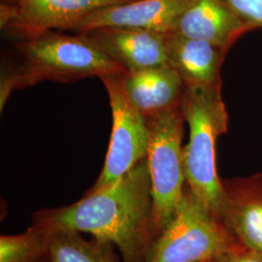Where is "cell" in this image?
<instances>
[{
  "instance_id": "9c48e42d",
  "label": "cell",
  "mask_w": 262,
  "mask_h": 262,
  "mask_svg": "<svg viewBox=\"0 0 262 262\" xmlns=\"http://www.w3.org/2000/svg\"><path fill=\"white\" fill-rule=\"evenodd\" d=\"M193 0H134L97 10L73 30L76 33L95 28H140L168 33L176 20Z\"/></svg>"
},
{
  "instance_id": "7a4b0ae2",
  "label": "cell",
  "mask_w": 262,
  "mask_h": 262,
  "mask_svg": "<svg viewBox=\"0 0 262 262\" xmlns=\"http://www.w3.org/2000/svg\"><path fill=\"white\" fill-rule=\"evenodd\" d=\"M18 50L21 62L1 79V110L13 91L44 81L68 83L84 78L103 79L125 74L86 32L66 35L55 30L48 31L19 42Z\"/></svg>"
},
{
  "instance_id": "6da1fadb",
  "label": "cell",
  "mask_w": 262,
  "mask_h": 262,
  "mask_svg": "<svg viewBox=\"0 0 262 262\" xmlns=\"http://www.w3.org/2000/svg\"><path fill=\"white\" fill-rule=\"evenodd\" d=\"M31 225L50 235L59 231L89 233L114 244L122 262H146L155 241L147 159L116 183L90 189L73 204L35 212Z\"/></svg>"
},
{
  "instance_id": "ac0fdd59",
  "label": "cell",
  "mask_w": 262,
  "mask_h": 262,
  "mask_svg": "<svg viewBox=\"0 0 262 262\" xmlns=\"http://www.w3.org/2000/svg\"><path fill=\"white\" fill-rule=\"evenodd\" d=\"M35 262H52V260L49 258V256L46 255V256H44V257H42V258H40V259H38L37 261Z\"/></svg>"
},
{
  "instance_id": "277c9868",
  "label": "cell",
  "mask_w": 262,
  "mask_h": 262,
  "mask_svg": "<svg viewBox=\"0 0 262 262\" xmlns=\"http://www.w3.org/2000/svg\"><path fill=\"white\" fill-rule=\"evenodd\" d=\"M147 121L150 139L146 159L151 183L152 233L156 240L176 215L186 193L182 145L186 121L181 105Z\"/></svg>"
},
{
  "instance_id": "ba28073f",
  "label": "cell",
  "mask_w": 262,
  "mask_h": 262,
  "mask_svg": "<svg viewBox=\"0 0 262 262\" xmlns=\"http://www.w3.org/2000/svg\"><path fill=\"white\" fill-rule=\"evenodd\" d=\"M250 31L227 0H193L168 33L206 41L228 53Z\"/></svg>"
},
{
  "instance_id": "30bf717a",
  "label": "cell",
  "mask_w": 262,
  "mask_h": 262,
  "mask_svg": "<svg viewBox=\"0 0 262 262\" xmlns=\"http://www.w3.org/2000/svg\"><path fill=\"white\" fill-rule=\"evenodd\" d=\"M86 33L125 73L167 63L164 33L130 28H95Z\"/></svg>"
},
{
  "instance_id": "2e32d148",
  "label": "cell",
  "mask_w": 262,
  "mask_h": 262,
  "mask_svg": "<svg viewBox=\"0 0 262 262\" xmlns=\"http://www.w3.org/2000/svg\"><path fill=\"white\" fill-rule=\"evenodd\" d=\"M227 2L253 30L262 28V0H227Z\"/></svg>"
},
{
  "instance_id": "e0dca14e",
  "label": "cell",
  "mask_w": 262,
  "mask_h": 262,
  "mask_svg": "<svg viewBox=\"0 0 262 262\" xmlns=\"http://www.w3.org/2000/svg\"><path fill=\"white\" fill-rule=\"evenodd\" d=\"M212 262H262V253L242 244H234Z\"/></svg>"
},
{
  "instance_id": "9a60e30c",
  "label": "cell",
  "mask_w": 262,
  "mask_h": 262,
  "mask_svg": "<svg viewBox=\"0 0 262 262\" xmlns=\"http://www.w3.org/2000/svg\"><path fill=\"white\" fill-rule=\"evenodd\" d=\"M51 235L30 225L19 234L0 236V262H35L46 256Z\"/></svg>"
},
{
  "instance_id": "ffe728a7",
  "label": "cell",
  "mask_w": 262,
  "mask_h": 262,
  "mask_svg": "<svg viewBox=\"0 0 262 262\" xmlns=\"http://www.w3.org/2000/svg\"><path fill=\"white\" fill-rule=\"evenodd\" d=\"M211 262H212V261H211Z\"/></svg>"
},
{
  "instance_id": "5bb4252c",
  "label": "cell",
  "mask_w": 262,
  "mask_h": 262,
  "mask_svg": "<svg viewBox=\"0 0 262 262\" xmlns=\"http://www.w3.org/2000/svg\"><path fill=\"white\" fill-rule=\"evenodd\" d=\"M114 244L94 238L86 240L80 232L51 234L48 256L52 262H121Z\"/></svg>"
},
{
  "instance_id": "5b68a950",
  "label": "cell",
  "mask_w": 262,
  "mask_h": 262,
  "mask_svg": "<svg viewBox=\"0 0 262 262\" xmlns=\"http://www.w3.org/2000/svg\"><path fill=\"white\" fill-rule=\"evenodd\" d=\"M224 224L188 188L169 225L154 241L146 262H211L234 245Z\"/></svg>"
},
{
  "instance_id": "3957f363",
  "label": "cell",
  "mask_w": 262,
  "mask_h": 262,
  "mask_svg": "<svg viewBox=\"0 0 262 262\" xmlns=\"http://www.w3.org/2000/svg\"><path fill=\"white\" fill-rule=\"evenodd\" d=\"M223 84L185 86L182 111L189 128L183 148L187 188L197 202L220 220L225 200L223 181L216 170V141L228 130L229 116L222 94Z\"/></svg>"
},
{
  "instance_id": "7c38bea8",
  "label": "cell",
  "mask_w": 262,
  "mask_h": 262,
  "mask_svg": "<svg viewBox=\"0 0 262 262\" xmlns=\"http://www.w3.org/2000/svg\"><path fill=\"white\" fill-rule=\"evenodd\" d=\"M124 92L138 111L150 119L181 105L185 84L168 63L122 76Z\"/></svg>"
},
{
  "instance_id": "52a82bcc",
  "label": "cell",
  "mask_w": 262,
  "mask_h": 262,
  "mask_svg": "<svg viewBox=\"0 0 262 262\" xmlns=\"http://www.w3.org/2000/svg\"><path fill=\"white\" fill-rule=\"evenodd\" d=\"M134 0H16L1 3V28L24 40L52 30H74L97 10Z\"/></svg>"
},
{
  "instance_id": "8fae6325",
  "label": "cell",
  "mask_w": 262,
  "mask_h": 262,
  "mask_svg": "<svg viewBox=\"0 0 262 262\" xmlns=\"http://www.w3.org/2000/svg\"><path fill=\"white\" fill-rule=\"evenodd\" d=\"M220 221L240 243L262 253V174L223 181Z\"/></svg>"
},
{
  "instance_id": "4fadbf2b",
  "label": "cell",
  "mask_w": 262,
  "mask_h": 262,
  "mask_svg": "<svg viewBox=\"0 0 262 262\" xmlns=\"http://www.w3.org/2000/svg\"><path fill=\"white\" fill-rule=\"evenodd\" d=\"M167 63L182 78L185 86L223 84L222 66L226 52L215 45L192 38L165 34Z\"/></svg>"
},
{
  "instance_id": "8992f818",
  "label": "cell",
  "mask_w": 262,
  "mask_h": 262,
  "mask_svg": "<svg viewBox=\"0 0 262 262\" xmlns=\"http://www.w3.org/2000/svg\"><path fill=\"white\" fill-rule=\"evenodd\" d=\"M122 75L101 79L109 96L113 126L103 168L91 188L92 190L116 183L147 158L150 145V126L147 119L125 94Z\"/></svg>"
},
{
  "instance_id": "d6986e66",
  "label": "cell",
  "mask_w": 262,
  "mask_h": 262,
  "mask_svg": "<svg viewBox=\"0 0 262 262\" xmlns=\"http://www.w3.org/2000/svg\"><path fill=\"white\" fill-rule=\"evenodd\" d=\"M16 0H3V2L2 3H6V4H12V3H14Z\"/></svg>"
}]
</instances>
